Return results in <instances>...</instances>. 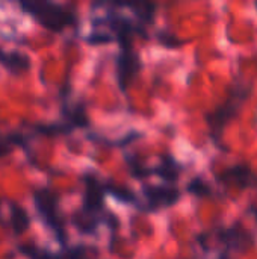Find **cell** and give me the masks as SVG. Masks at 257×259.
Segmentation results:
<instances>
[{
	"label": "cell",
	"instance_id": "6da1fadb",
	"mask_svg": "<svg viewBox=\"0 0 257 259\" xmlns=\"http://www.w3.org/2000/svg\"><path fill=\"white\" fill-rule=\"evenodd\" d=\"M20 8L33 17L42 27L52 32H62L68 27L77 26V15L59 5L48 2H23Z\"/></svg>",
	"mask_w": 257,
	"mask_h": 259
},
{
	"label": "cell",
	"instance_id": "7a4b0ae2",
	"mask_svg": "<svg viewBox=\"0 0 257 259\" xmlns=\"http://www.w3.org/2000/svg\"><path fill=\"white\" fill-rule=\"evenodd\" d=\"M250 93V85L247 82H238L235 83L230 91H229V97L226 99V102L223 105H220L212 114L208 115V124L211 127V134L214 137V140L218 143L223 137V131L226 127V124L235 118L239 106L242 105V102L247 99Z\"/></svg>",
	"mask_w": 257,
	"mask_h": 259
},
{
	"label": "cell",
	"instance_id": "3957f363",
	"mask_svg": "<svg viewBox=\"0 0 257 259\" xmlns=\"http://www.w3.org/2000/svg\"><path fill=\"white\" fill-rule=\"evenodd\" d=\"M33 203L41 220L56 235V238L65 249L68 237H67L64 219L59 214V196L48 188H39L33 194Z\"/></svg>",
	"mask_w": 257,
	"mask_h": 259
},
{
	"label": "cell",
	"instance_id": "277c9868",
	"mask_svg": "<svg viewBox=\"0 0 257 259\" xmlns=\"http://www.w3.org/2000/svg\"><path fill=\"white\" fill-rule=\"evenodd\" d=\"M142 193L145 197L144 211H148V212L170 208L176 205L182 197L180 190L176 185H168V184H164V185L147 184L142 187Z\"/></svg>",
	"mask_w": 257,
	"mask_h": 259
},
{
	"label": "cell",
	"instance_id": "5b68a950",
	"mask_svg": "<svg viewBox=\"0 0 257 259\" xmlns=\"http://www.w3.org/2000/svg\"><path fill=\"white\" fill-rule=\"evenodd\" d=\"M141 70V58L138 52L133 49V44L120 46V55L117 61V77L118 85L123 91H126Z\"/></svg>",
	"mask_w": 257,
	"mask_h": 259
},
{
	"label": "cell",
	"instance_id": "8992f818",
	"mask_svg": "<svg viewBox=\"0 0 257 259\" xmlns=\"http://www.w3.org/2000/svg\"><path fill=\"white\" fill-rule=\"evenodd\" d=\"M83 212L94 217L103 219L105 211V185L98 181L94 173L85 175V196H83Z\"/></svg>",
	"mask_w": 257,
	"mask_h": 259
},
{
	"label": "cell",
	"instance_id": "52a82bcc",
	"mask_svg": "<svg viewBox=\"0 0 257 259\" xmlns=\"http://www.w3.org/2000/svg\"><path fill=\"white\" fill-rule=\"evenodd\" d=\"M217 179L221 184H226L239 190L248 188L257 184V175L245 164H236V165L226 168L223 173L217 175Z\"/></svg>",
	"mask_w": 257,
	"mask_h": 259
},
{
	"label": "cell",
	"instance_id": "ba28073f",
	"mask_svg": "<svg viewBox=\"0 0 257 259\" xmlns=\"http://www.w3.org/2000/svg\"><path fill=\"white\" fill-rule=\"evenodd\" d=\"M153 173H156L165 184L168 185H174L177 182V179L180 178L182 173V165L180 162H177L171 155H167L161 159V162L158 164V167L155 170H151Z\"/></svg>",
	"mask_w": 257,
	"mask_h": 259
},
{
	"label": "cell",
	"instance_id": "9c48e42d",
	"mask_svg": "<svg viewBox=\"0 0 257 259\" xmlns=\"http://www.w3.org/2000/svg\"><path fill=\"white\" fill-rule=\"evenodd\" d=\"M0 64L11 73H21L30 68V59L20 52H5L0 49Z\"/></svg>",
	"mask_w": 257,
	"mask_h": 259
},
{
	"label": "cell",
	"instance_id": "30bf717a",
	"mask_svg": "<svg viewBox=\"0 0 257 259\" xmlns=\"http://www.w3.org/2000/svg\"><path fill=\"white\" fill-rule=\"evenodd\" d=\"M68 131L71 132L76 127H86L88 126V115L86 109L82 105H73L71 108L64 106L62 109V120H61Z\"/></svg>",
	"mask_w": 257,
	"mask_h": 259
},
{
	"label": "cell",
	"instance_id": "8fae6325",
	"mask_svg": "<svg viewBox=\"0 0 257 259\" xmlns=\"http://www.w3.org/2000/svg\"><path fill=\"white\" fill-rule=\"evenodd\" d=\"M120 6L130 8L138 20V24L145 29L147 24L153 23L155 12H156V3H118Z\"/></svg>",
	"mask_w": 257,
	"mask_h": 259
},
{
	"label": "cell",
	"instance_id": "7c38bea8",
	"mask_svg": "<svg viewBox=\"0 0 257 259\" xmlns=\"http://www.w3.org/2000/svg\"><path fill=\"white\" fill-rule=\"evenodd\" d=\"M100 220H101V219L94 217V215H91V214H86V212H83V211L76 212L74 217H73L74 226H76L82 234H89V235L95 232V229L98 228Z\"/></svg>",
	"mask_w": 257,
	"mask_h": 259
},
{
	"label": "cell",
	"instance_id": "4fadbf2b",
	"mask_svg": "<svg viewBox=\"0 0 257 259\" xmlns=\"http://www.w3.org/2000/svg\"><path fill=\"white\" fill-rule=\"evenodd\" d=\"M11 223H12V229L17 234H23L24 231H27V228L30 225L27 211L17 203H12L11 205Z\"/></svg>",
	"mask_w": 257,
	"mask_h": 259
},
{
	"label": "cell",
	"instance_id": "5bb4252c",
	"mask_svg": "<svg viewBox=\"0 0 257 259\" xmlns=\"http://www.w3.org/2000/svg\"><path fill=\"white\" fill-rule=\"evenodd\" d=\"M105 193H111L114 197H117L118 200H121L124 203H132V205H136L138 203L136 196L129 188L121 187V185H117L114 182L105 184Z\"/></svg>",
	"mask_w": 257,
	"mask_h": 259
},
{
	"label": "cell",
	"instance_id": "9a60e30c",
	"mask_svg": "<svg viewBox=\"0 0 257 259\" xmlns=\"http://www.w3.org/2000/svg\"><path fill=\"white\" fill-rule=\"evenodd\" d=\"M186 190H188V193H191L194 196H198V197H209V196H212L211 185L204 179H201V178L191 179L188 187H186Z\"/></svg>",
	"mask_w": 257,
	"mask_h": 259
},
{
	"label": "cell",
	"instance_id": "2e32d148",
	"mask_svg": "<svg viewBox=\"0 0 257 259\" xmlns=\"http://www.w3.org/2000/svg\"><path fill=\"white\" fill-rule=\"evenodd\" d=\"M24 144V137L21 134H12L8 137L0 135V158L8 155L12 150V146H21Z\"/></svg>",
	"mask_w": 257,
	"mask_h": 259
},
{
	"label": "cell",
	"instance_id": "e0dca14e",
	"mask_svg": "<svg viewBox=\"0 0 257 259\" xmlns=\"http://www.w3.org/2000/svg\"><path fill=\"white\" fill-rule=\"evenodd\" d=\"M159 39H161V42L164 44V46H168V47H174V46H179V44H182V41H179L176 36H173V35H165V33H161V36H158Z\"/></svg>",
	"mask_w": 257,
	"mask_h": 259
}]
</instances>
